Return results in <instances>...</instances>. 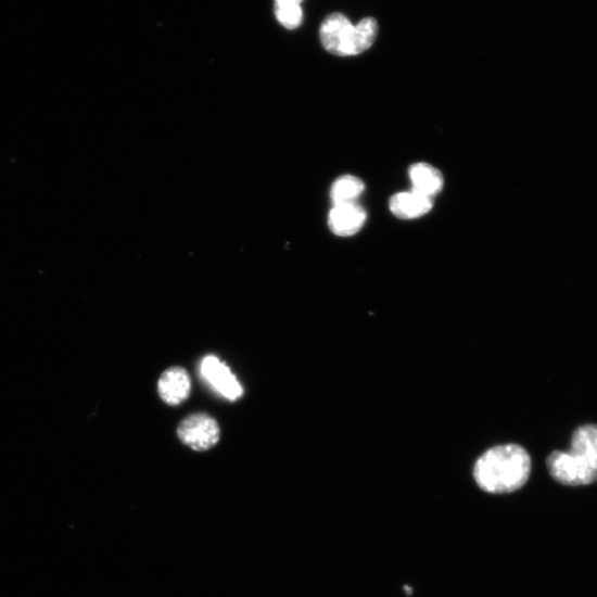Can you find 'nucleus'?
Returning <instances> with one entry per match:
<instances>
[{
  "label": "nucleus",
  "mask_w": 597,
  "mask_h": 597,
  "mask_svg": "<svg viewBox=\"0 0 597 597\" xmlns=\"http://www.w3.org/2000/svg\"><path fill=\"white\" fill-rule=\"evenodd\" d=\"M366 187L360 178L345 175L336 179L330 192L334 205L355 204L365 193Z\"/></svg>",
  "instance_id": "10"
},
{
  "label": "nucleus",
  "mask_w": 597,
  "mask_h": 597,
  "mask_svg": "<svg viewBox=\"0 0 597 597\" xmlns=\"http://www.w3.org/2000/svg\"><path fill=\"white\" fill-rule=\"evenodd\" d=\"M391 212L402 219L422 217L433 208V201L414 191L398 193L391 199Z\"/></svg>",
  "instance_id": "9"
},
{
  "label": "nucleus",
  "mask_w": 597,
  "mask_h": 597,
  "mask_svg": "<svg viewBox=\"0 0 597 597\" xmlns=\"http://www.w3.org/2000/svg\"><path fill=\"white\" fill-rule=\"evenodd\" d=\"M530 473V455L516 444L496 446L487 450L473 467L477 485L494 495L521 490L528 483Z\"/></svg>",
  "instance_id": "1"
},
{
  "label": "nucleus",
  "mask_w": 597,
  "mask_h": 597,
  "mask_svg": "<svg viewBox=\"0 0 597 597\" xmlns=\"http://www.w3.org/2000/svg\"><path fill=\"white\" fill-rule=\"evenodd\" d=\"M414 192L432 199L441 193L444 187L442 173L428 163H417L409 168Z\"/></svg>",
  "instance_id": "8"
},
{
  "label": "nucleus",
  "mask_w": 597,
  "mask_h": 597,
  "mask_svg": "<svg viewBox=\"0 0 597 597\" xmlns=\"http://www.w3.org/2000/svg\"><path fill=\"white\" fill-rule=\"evenodd\" d=\"M192 382L188 371L181 367L166 370L158 381L161 398L168 405L176 406L187 401L191 394Z\"/></svg>",
  "instance_id": "6"
},
{
  "label": "nucleus",
  "mask_w": 597,
  "mask_h": 597,
  "mask_svg": "<svg viewBox=\"0 0 597 597\" xmlns=\"http://www.w3.org/2000/svg\"><path fill=\"white\" fill-rule=\"evenodd\" d=\"M379 33L377 20L369 17L356 26L342 14L329 15L320 27V40L323 48L335 55H356L367 51L376 41Z\"/></svg>",
  "instance_id": "3"
},
{
  "label": "nucleus",
  "mask_w": 597,
  "mask_h": 597,
  "mask_svg": "<svg viewBox=\"0 0 597 597\" xmlns=\"http://www.w3.org/2000/svg\"><path fill=\"white\" fill-rule=\"evenodd\" d=\"M177 435L190 448L206 452L218 444L220 428L212 416L196 412L188 416L179 424Z\"/></svg>",
  "instance_id": "4"
},
{
  "label": "nucleus",
  "mask_w": 597,
  "mask_h": 597,
  "mask_svg": "<svg viewBox=\"0 0 597 597\" xmlns=\"http://www.w3.org/2000/svg\"><path fill=\"white\" fill-rule=\"evenodd\" d=\"M201 373L205 381L220 395L229 401L242 397L244 390L230 369L216 356L209 355L201 365Z\"/></svg>",
  "instance_id": "5"
},
{
  "label": "nucleus",
  "mask_w": 597,
  "mask_h": 597,
  "mask_svg": "<svg viewBox=\"0 0 597 597\" xmlns=\"http://www.w3.org/2000/svg\"><path fill=\"white\" fill-rule=\"evenodd\" d=\"M367 220V213L355 204L334 205L329 214V227L336 236L347 237L360 231Z\"/></svg>",
  "instance_id": "7"
},
{
  "label": "nucleus",
  "mask_w": 597,
  "mask_h": 597,
  "mask_svg": "<svg viewBox=\"0 0 597 597\" xmlns=\"http://www.w3.org/2000/svg\"><path fill=\"white\" fill-rule=\"evenodd\" d=\"M304 0H275V14L278 22L287 29L294 30L302 26Z\"/></svg>",
  "instance_id": "11"
},
{
  "label": "nucleus",
  "mask_w": 597,
  "mask_h": 597,
  "mask_svg": "<svg viewBox=\"0 0 597 597\" xmlns=\"http://www.w3.org/2000/svg\"><path fill=\"white\" fill-rule=\"evenodd\" d=\"M404 590H405L408 595L411 594V587H409V586H404Z\"/></svg>",
  "instance_id": "12"
},
{
  "label": "nucleus",
  "mask_w": 597,
  "mask_h": 597,
  "mask_svg": "<svg viewBox=\"0 0 597 597\" xmlns=\"http://www.w3.org/2000/svg\"><path fill=\"white\" fill-rule=\"evenodd\" d=\"M554 480L569 487H581L597 482V425L587 424L575 430L569 452L557 450L547 460Z\"/></svg>",
  "instance_id": "2"
}]
</instances>
